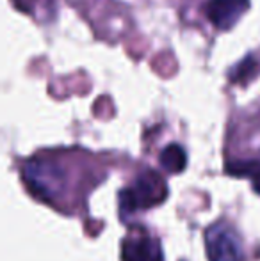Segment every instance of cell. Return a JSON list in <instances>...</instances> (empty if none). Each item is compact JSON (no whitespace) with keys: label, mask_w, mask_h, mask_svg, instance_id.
<instances>
[{"label":"cell","mask_w":260,"mask_h":261,"mask_svg":"<svg viewBox=\"0 0 260 261\" xmlns=\"http://www.w3.org/2000/svg\"><path fill=\"white\" fill-rule=\"evenodd\" d=\"M23 179L32 196L46 203H56L64 192L66 174L57 162L34 158L23 165Z\"/></svg>","instance_id":"1"},{"label":"cell","mask_w":260,"mask_h":261,"mask_svg":"<svg viewBox=\"0 0 260 261\" xmlns=\"http://www.w3.org/2000/svg\"><path fill=\"white\" fill-rule=\"evenodd\" d=\"M168 197V185L160 174L152 169L134 179V183L120 194V206L123 213H132L137 210H148L160 204Z\"/></svg>","instance_id":"2"},{"label":"cell","mask_w":260,"mask_h":261,"mask_svg":"<svg viewBox=\"0 0 260 261\" xmlns=\"http://www.w3.org/2000/svg\"><path fill=\"white\" fill-rule=\"evenodd\" d=\"M208 261H244L243 244L237 233L226 224H214L205 233Z\"/></svg>","instance_id":"3"},{"label":"cell","mask_w":260,"mask_h":261,"mask_svg":"<svg viewBox=\"0 0 260 261\" xmlns=\"http://www.w3.org/2000/svg\"><path fill=\"white\" fill-rule=\"evenodd\" d=\"M250 0H207L203 4V14L216 29L230 31L248 13Z\"/></svg>","instance_id":"4"},{"label":"cell","mask_w":260,"mask_h":261,"mask_svg":"<svg viewBox=\"0 0 260 261\" xmlns=\"http://www.w3.org/2000/svg\"><path fill=\"white\" fill-rule=\"evenodd\" d=\"M162 247L159 240L146 233L132 234L122 245V261H162Z\"/></svg>","instance_id":"5"},{"label":"cell","mask_w":260,"mask_h":261,"mask_svg":"<svg viewBox=\"0 0 260 261\" xmlns=\"http://www.w3.org/2000/svg\"><path fill=\"white\" fill-rule=\"evenodd\" d=\"M258 68H260L258 57L255 54H248L246 57L237 61L235 64L228 69V73H226L228 82L235 84V86H246V84L258 73Z\"/></svg>","instance_id":"6"},{"label":"cell","mask_w":260,"mask_h":261,"mask_svg":"<svg viewBox=\"0 0 260 261\" xmlns=\"http://www.w3.org/2000/svg\"><path fill=\"white\" fill-rule=\"evenodd\" d=\"M159 162L168 172L171 174H178L185 169L187 165V153L182 148L180 144L173 142V144H168L166 148L160 151L159 155Z\"/></svg>","instance_id":"7"},{"label":"cell","mask_w":260,"mask_h":261,"mask_svg":"<svg viewBox=\"0 0 260 261\" xmlns=\"http://www.w3.org/2000/svg\"><path fill=\"white\" fill-rule=\"evenodd\" d=\"M226 172L232 176H244L251 181L253 190L260 194V162L258 160H237L226 164Z\"/></svg>","instance_id":"8"}]
</instances>
